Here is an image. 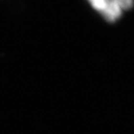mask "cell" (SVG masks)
<instances>
[{"mask_svg":"<svg viewBox=\"0 0 134 134\" xmlns=\"http://www.w3.org/2000/svg\"><path fill=\"white\" fill-rule=\"evenodd\" d=\"M104 22L114 24L134 7V0H85Z\"/></svg>","mask_w":134,"mask_h":134,"instance_id":"6da1fadb","label":"cell"}]
</instances>
